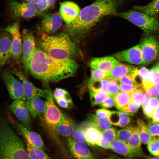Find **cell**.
<instances>
[{"label":"cell","instance_id":"6da1fadb","mask_svg":"<svg viewBox=\"0 0 159 159\" xmlns=\"http://www.w3.org/2000/svg\"><path fill=\"white\" fill-rule=\"evenodd\" d=\"M78 67V64L72 59L55 58L37 48L31 59L28 71L44 85L72 77Z\"/></svg>","mask_w":159,"mask_h":159},{"label":"cell","instance_id":"7a4b0ae2","mask_svg":"<svg viewBox=\"0 0 159 159\" xmlns=\"http://www.w3.org/2000/svg\"><path fill=\"white\" fill-rule=\"evenodd\" d=\"M125 0H96L81 10L77 18L66 24L65 30L71 38L77 39L88 32L104 16L115 14Z\"/></svg>","mask_w":159,"mask_h":159},{"label":"cell","instance_id":"3957f363","mask_svg":"<svg viewBox=\"0 0 159 159\" xmlns=\"http://www.w3.org/2000/svg\"><path fill=\"white\" fill-rule=\"evenodd\" d=\"M38 45L39 49L55 58L72 59L76 54V46L67 34L61 33L50 36L42 34Z\"/></svg>","mask_w":159,"mask_h":159},{"label":"cell","instance_id":"277c9868","mask_svg":"<svg viewBox=\"0 0 159 159\" xmlns=\"http://www.w3.org/2000/svg\"><path fill=\"white\" fill-rule=\"evenodd\" d=\"M1 159H30L22 141L8 122L0 121Z\"/></svg>","mask_w":159,"mask_h":159},{"label":"cell","instance_id":"5b68a950","mask_svg":"<svg viewBox=\"0 0 159 159\" xmlns=\"http://www.w3.org/2000/svg\"><path fill=\"white\" fill-rule=\"evenodd\" d=\"M47 92L46 109L40 117L41 125L49 138L62 150L64 149L63 143L56 131L57 125L63 113L55 105L53 92L48 84L44 85Z\"/></svg>","mask_w":159,"mask_h":159},{"label":"cell","instance_id":"8992f818","mask_svg":"<svg viewBox=\"0 0 159 159\" xmlns=\"http://www.w3.org/2000/svg\"><path fill=\"white\" fill-rule=\"evenodd\" d=\"M126 19L142 29L147 34L159 31V21L155 17L133 9L114 14Z\"/></svg>","mask_w":159,"mask_h":159},{"label":"cell","instance_id":"52a82bcc","mask_svg":"<svg viewBox=\"0 0 159 159\" xmlns=\"http://www.w3.org/2000/svg\"><path fill=\"white\" fill-rule=\"evenodd\" d=\"M8 9L11 16L14 19H28L42 14L36 5L27 2L12 0L9 4Z\"/></svg>","mask_w":159,"mask_h":159},{"label":"cell","instance_id":"ba28073f","mask_svg":"<svg viewBox=\"0 0 159 159\" xmlns=\"http://www.w3.org/2000/svg\"><path fill=\"white\" fill-rule=\"evenodd\" d=\"M1 77L10 97L13 100L26 101L22 83L14 76L11 70H4Z\"/></svg>","mask_w":159,"mask_h":159},{"label":"cell","instance_id":"9c48e42d","mask_svg":"<svg viewBox=\"0 0 159 159\" xmlns=\"http://www.w3.org/2000/svg\"><path fill=\"white\" fill-rule=\"evenodd\" d=\"M19 26V21H17L12 24L1 29L8 32L11 37V57L17 63L20 62L22 52V40Z\"/></svg>","mask_w":159,"mask_h":159},{"label":"cell","instance_id":"30bf717a","mask_svg":"<svg viewBox=\"0 0 159 159\" xmlns=\"http://www.w3.org/2000/svg\"><path fill=\"white\" fill-rule=\"evenodd\" d=\"M140 45L145 64L150 63L159 57V43L153 36H147Z\"/></svg>","mask_w":159,"mask_h":159},{"label":"cell","instance_id":"8fae6325","mask_svg":"<svg viewBox=\"0 0 159 159\" xmlns=\"http://www.w3.org/2000/svg\"><path fill=\"white\" fill-rule=\"evenodd\" d=\"M22 59L25 69L28 71L31 59L37 49L34 37L29 30L25 29L22 33Z\"/></svg>","mask_w":159,"mask_h":159},{"label":"cell","instance_id":"7c38bea8","mask_svg":"<svg viewBox=\"0 0 159 159\" xmlns=\"http://www.w3.org/2000/svg\"><path fill=\"white\" fill-rule=\"evenodd\" d=\"M11 71L21 81L24 92L26 100L46 97L47 92L46 90L41 89L35 86L27 79L22 72L15 70Z\"/></svg>","mask_w":159,"mask_h":159},{"label":"cell","instance_id":"4fadbf2b","mask_svg":"<svg viewBox=\"0 0 159 159\" xmlns=\"http://www.w3.org/2000/svg\"><path fill=\"white\" fill-rule=\"evenodd\" d=\"M8 108L22 124L31 130L32 125L31 116L26 107V101L14 100L9 105Z\"/></svg>","mask_w":159,"mask_h":159},{"label":"cell","instance_id":"5bb4252c","mask_svg":"<svg viewBox=\"0 0 159 159\" xmlns=\"http://www.w3.org/2000/svg\"><path fill=\"white\" fill-rule=\"evenodd\" d=\"M63 20L59 14L49 13L44 15L39 26V30L48 35L56 32L61 27Z\"/></svg>","mask_w":159,"mask_h":159},{"label":"cell","instance_id":"9a60e30c","mask_svg":"<svg viewBox=\"0 0 159 159\" xmlns=\"http://www.w3.org/2000/svg\"><path fill=\"white\" fill-rule=\"evenodd\" d=\"M113 55L120 61L137 65L145 64L140 44L118 52Z\"/></svg>","mask_w":159,"mask_h":159},{"label":"cell","instance_id":"2e32d148","mask_svg":"<svg viewBox=\"0 0 159 159\" xmlns=\"http://www.w3.org/2000/svg\"><path fill=\"white\" fill-rule=\"evenodd\" d=\"M66 142L70 152L77 159H95L87 144L69 137Z\"/></svg>","mask_w":159,"mask_h":159},{"label":"cell","instance_id":"e0dca14e","mask_svg":"<svg viewBox=\"0 0 159 159\" xmlns=\"http://www.w3.org/2000/svg\"><path fill=\"white\" fill-rule=\"evenodd\" d=\"M15 124L25 141L34 148L44 151L45 150L42 139L39 134L28 129L18 122H16Z\"/></svg>","mask_w":159,"mask_h":159},{"label":"cell","instance_id":"ac0fdd59","mask_svg":"<svg viewBox=\"0 0 159 159\" xmlns=\"http://www.w3.org/2000/svg\"><path fill=\"white\" fill-rule=\"evenodd\" d=\"M80 10L76 4L67 1L61 4L59 14L66 24H67L71 23L77 18Z\"/></svg>","mask_w":159,"mask_h":159},{"label":"cell","instance_id":"d6986e66","mask_svg":"<svg viewBox=\"0 0 159 159\" xmlns=\"http://www.w3.org/2000/svg\"><path fill=\"white\" fill-rule=\"evenodd\" d=\"M110 149L125 158H147L144 152H140L135 150L127 143L117 139H115L111 143Z\"/></svg>","mask_w":159,"mask_h":159},{"label":"cell","instance_id":"ffe728a7","mask_svg":"<svg viewBox=\"0 0 159 159\" xmlns=\"http://www.w3.org/2000/svg\"><path fill=\"white\" fill-rule=\"evenodd\" d=\"M1 30L0 32V69L11 57L12 40L9 33Z\"/></svg>","mask_w":159,"mask_h":159},{"label":"cell","instance_id":"44dd1931","mask_svg":"<svg viewBox=\"0 0 159 159\" xmlns=\"http://www.w3.org/2000/svg\"><path fill=\"white\" fill-rule=\"evenodd\" d=\"M120 62L113 57H96L91 60L89 66L92 69H96L109 72L115 66Z\"/></svg>","mask_w":159,"mask_h":159},{"label":"cell","instance_id":"7402d4cb","mask_svg":"<svg viewBox=\"0 0 159 159\" xmlns=\"http://www.w3.org/2000/svg\"><path fill=\"white\" fill-rule=\"evenodd\" d=\"M77 126L72 119L63 113L62 117L57 127L56 131L59 135L68 138L72 135Z\"/></svg>","mask_w":159,"mask_h":159},{"label":"cell","instance_id":"603a6c76","mask_svg":"<svg viewBox=\"0 0 159 159\" xmlns=\"http://www.w3.org/2000/svg\"><path fill=\"white\" fill-rule=\"evenodd\" d=\"M88 140L93 147L99 146L102 138L101 131L88 125L86 122L80 124Z\"/></svg>","mask_w":159,"mask_h":159},{"label":"cell","instance_id":"cb8c5ba5","mask_svg":"<svg viewBox=\"0 0 159 159\" xmlns=\"http://www.w3.org/2000/svg\"><path fill=\"white\" fill-rule=\"evenodd\" d=\"M26 104L31 117L33 118L40 117L45 111V101L40 98L26 100Z\"/></svg>","mask_w":159,"mask_h":159},{"label":"cell","instance_id":"d4e9b609","mask_svg":"<svg viewBox=\"0 0 159 159\" xmlns=\"http://www.w3.org/2000/svg\"><path fill=\"white\" fill-rule=\"evenodd\" d=\"M54 99L58 104L62 108L70 109L72 107L73 103L69 92L61 88H57L53 92Z\"/></svg>","mask_w":159,"mask_h":159},{"label":"cell","instance_id":"484cf974","mask_svg":"<svg viewBox=\"0 0 159 159\" xmlns=\"http://www.w3.org/2000/svg\"><path fill=\"white\" fill-rule=\"evenodd\" d=\"M107 118L111 124L121 127L128 126L131 121L128 115L121 111H112Z\"/></svg>","mask_w":159,"mask_h":159},{"label":"cell","instance_id":"4316f807","mask_svg":"<svg viewBox=\"0 0 159 159\" xmlns=\"http://www.w3.org/2000/svg\"><path fill=\"white\" fill-rule=\"evenodd\" d=\"M134 68L132 66L120 62L109 72L108 77L116 80L130 73Z\"/></svg>","mask_w":159,"mask_h":159},{"label":"cell","instance_id":"83f0119b","mask_svg":"<svg viewBox=\"0 0 159 159\" xmlns=\"http://www.w3.org/2000/svg\"><path fill=\"white\" fill-rule=\"evenodd\" d=\"M134 9L154 17L159 14V0H153L146 5L134 6Z\"/></svg>","mask_w":159,"mask_h":159},{"label":"cell","instance_id":"f1b7e54d","mask_svg":"<svg viewBox=\"0 0 159 159\" xmlns=\"http://www.w3.org/2000/svg\"><path fill=\"white\" fill-rule=\"evenodd\" d=\"M86 122L101 131L110 127L112 125L107 118L99 117L94 114L89 116Z\"/></svg>","mask_w":159,"mask_h":159},{"label":"cell","instance_id":"f546056e","mask_svg":"<svg viewBox=\"0 0 159 159\" xmlns=\"http://www.w3.org/2000/svg\"><path fill=\"white\" fill-rule=\"evenodd\" d=\"M115 105L118 110H120L132 100L131 93L120 91L113 96Z\"/></svg>","mask_w":159,"mask_h":159},{"label":"cell","instance_id":"4dcf8cb0","mask_svg":"<svg viewBox=\"0 0 159 159\" xmlns=\"http://www.w3.org/2000/svg\"><path fill=\"white\" fill-rule=\"evenodd\" d=\"M25 141L26 150L30 159H52L44 151L34 148L26 141Z\"/></svg>","mask_w":159,"mask_h":159},{"label":"cell","instance_id":"1f68e13d","mask_svg":"<svg viewBox=\"0 0 159 159\" xmlns=\"http://www.w3.org/2000/svg\"><path fill=\"white\" fill-rule=\"evenodd\" d=\"M137 124L139 136L141 143L144 144H147L152 138L148 132L147 125L145 122L140 119L137 120Z\"/></svg>","mask_w":159,"mask_h":159},{"label":"cell","instance_id":"d6a6232c","mask_svg":"<svg viewBox=\"0 0 159 159\" xmlns=\"http://www.w3.org/2000/svg\"><path fill=\"white\" fill-rule=\"evenodd\" d=\"M127 143L132 149L136 151L143 152L137 126H135L132 134Z\"/></svg>","mask_w":159,"mask_h":159},{"label":"cell","instance_id":"836d02e7","mask_svg":"<svg viewBox=\"0 0 159 159\" xmlns=\"http://www.w3.org/2000/svg\"><path fill=\"white\" fill-rule=\"evenodd\" d=\"M109 78L93 81H90L89 84V90L94 91L106 92V89Z\"/></svg>","mask_w":159,"mask_h":159},{"label":"cell","instance_id":"e575fe53","mask_svg":"<svg viewBox=\"0 0 159 159\" xmlns=\"http://www.w3.org/2000/svg\"><path fill=\"white\" fill-rule=\"evenodd\" d=\"M135 127L133 125H130L117 131L116 139L127 143Z\"/></svg>","mask_w":159,"mask_h":159},{"label":"cell","instance_id":"d590c367","mask_svg":"<svg viewBox=\"0 0 159 159\" xmlns=\"http://www.w3.org/2000/svg\"><path fill=\"white\" fill-rule=\"evenodd\" d=\"M89 92L91 103L92 106L100 105L109 95L106 92L90 90Z\"/></svg>","mask_w":159,"mask_h":159},{"label":"cell","instance_id":"8d00e7d4","mask_svg":"<svg viewBox=\"0 0 159 159\" xmlns=\"http://www.w3.org/2000/svg\"><path fill=\"white\" fill-rule=\"evenodd\" d=\"M131 73L135 78L137 76H139L142 83L151 81L150 71L145 67H143L139 69L138 68H134Z\"/></svg>","mask_w":159,"mask_h":159},{"label":"cell","instance_id":"74e56055","mask_svg":"<svg viewBox=\"0 0 159 159\" xmlns=\"http://www.w3.org/2000/svg\"><path fill=\"white\" fill-rule=\"evenodd\" d=\"M71 135L72 138L75 140L93 147L88 140L85 136L81 124L77 125L75 129Z\"/></svg>","mask_w":159,"mask_h":159},{"label":"cell","instance_id":"f35d334b","mask_svg":"<svg viewBox=\"0 0 159 159\" xmlns=\"http://www.w3.org/2000/svg\"><path fill=\"white\" fill-rule=\"evenodd\" d=\"M117 130L114 127H110L101 131L102 138L105 142L111 143L116 139Z\"/></svg>","mask_w":159,"mask_h":159},{"label":"cell","instance_id":"ab89813d","mask_svg":"<svg viewBox=\"0 0 159 159\" xmlns=\"http://www.w3.org/2000/svg\"><path fill=\"white\" fill-rule=\"evenodd\" d=\"M145 94V91L142 85L139 84L137 88L131 93L132 100L141 106Z\"/></svg>","mask_w":159,"mask_h":159},{"label":"cell","instance_id":"60d3db41","mask_svg":"<svg viewBox=\"0 0 159 159\" xmlns=\"http://www.w3.org/2000/svg\"><path fill=\"white\" fill-rule=\"evenodd\" d=\"M120 83L119 81L115 79L109 78L106 92L109 95L114 96L120 91L119 88Z\"/></svg>","mask_w":159,"mask_h":159},{"label":"cell","instance_id":"b9f144b4","mask_svg":"<svg viewBox=\"0 0 159 159\" xmlns=\"http://www.w3.org/2000/svg\"><path fill=\"white\" fill-rule=\"evenodd\" d=\"M150 71V80L159 92V62Z\"/></svg>","mask_w":159,"mask_h":159},{"label":"cell","instance_id":"7bdbcfd3","mask_svg":"<svg viewBox=\"0 0 159 159\" xmlns=\"http://www.w3.org/2000/svg\"><path fill=\"white\" fill-rule=\"evenodd\" d=\"M147 149L152 155L159 156V142L158 139L152 138L147 144Z\"/></svg>","mask_w":159,"mask_h":159},{"label":"cell","instance_id":"ee69618b","mask_svg":"<svg viewBox=\"0 0 159 159\" xmlns=\"http://www.w3.org/2000/svg\"><path fill=\"white\" fill-rule=\"evenodd\" d=\"M140 106V105L132 100L128 104L121 108L120 110L128 115H132L136 112Z\"/></svg>","mask_w":159,"mask_h":159},{"label":"cell","instance_id":"f6af8a7d","mask_svg":"<svg viewBox=\"0 0 159 159\" xmlns=\"http://www.w3.org/2000/svg\"><path fill=\"white\" fill-rule=\"evenodd\" d=\"M148 132L152 138L159 139V123L152 122L147 125Z\"/></svg>","mask_w":159,"mask_h":159},{"label":"cell","instance_id":"bcb514c9","mask_svg":"<svg viewBox=\"0 0 159 159\" xmlns=\"http://www.w3.org/2000/svg\"><path fill=\"white\" fill-rule=\"evenodd\" d=\"M109 73L96 69H92L90 81L99 80L108 77Z\"/></svg>","mask_w":159,"mask_h":159},{"label":"cell","instance_id":"7dc6e473","mask_svg":"<svg viewBox=\"0 0 159 159\" xmlns=\"http://www.w3.org/2000/svg\"><path fill=\"white\" fill-rule=\"evenodd\" d=\"M116 80L120 83L127 85H136L138 84L136 82L135 78L131 73L123 76Z\"/></svg>","mask_w":159,"mask_h":159},{"label":"cell","instance_id":"c3c4849f","mask_svg":"<svg viewBox=\"0 0 159 159\" xmlns=\"http://www.w3.org/2000/svg\"><path fill=\"white\" fill-rule=\"evenodd\" d=\"M100 105L104 108H109L113 107L115 105L114 96L109 95Z\"/></svg>","mask_w":159,"mask_h":159},{"label":"cell","instance_id":"681fc988","mask_svg":"<svg viewBox=\"0 0 159 159\" xmlns=\"http://www.w3.org/2000/svg\"><path fill=\"white\" fill-rule=\"evenodd\" d=\"M139 84L136 85H127L122 83H120L119 88L120 91L132 93L137 87Z\"/></svg>","mask_w":159,"mask_h":159},{"label":"cell","instance_id":"f907efd6","mask_svg":"<svg viewBox=\"0 0 159 159\" xmlns=\"http://www.w3.org/2000/svg\"><path fill=\"white\" fill-rule=\"evenodd\" d=\"M147 105L149 108L155 111L159 106V99L155 96H152Z\"/></svg>","mask_w":159,"mask_h":159},{"label":"cell","instance_id":"816d5d0a","mask_svg":"<svg viewBox=\"0 0 159 159\" xmlns=\"http://www.w3.org/2000/svg\"><path fill=\"white\" fill-rule=\"evenodd\" d=\"M112 111L103 108L99 109L96 111V115L98 117L107 118Z\"/></svg>","mask_w":159,"mask_h":159},{"label":"cell","instance_id":"f5cc1de1","mask_svg":"<svg viewBox=\"0 0 159 159\" xmlns=\"http://www.w3.org/2000/svg\"><path fill=\"white\" fill-rule=\"evenodd\" d=\"M36 5L38 10L42 14L48 9L47 0H41V3Z\"/></svg>","mask_w":159,"mask_h":159},{"label":"cell","instance_id":"db71d44e","mask_svg":"<svg viewBox=\"0 0 159 159\" xmlns=\"http://www.w3.org/2000/svg\"><path fill=\"white\" fill-rule=\"evenodd\" d=\"M151 119L153 122L159 123V106L155 110Z\"/></svg>","mask_w":159,"mask_h":159},{"label":"cell","instance_id":"11a10c76","mask_svg":"<svg viewBox=\"0 0 159 159\" xmlns=\"http://www.w3.org/2000/svg\"><path fill=\"white\" fill-rule=\"evenodd\" d=\"M111 143L106 142L102 139L99 145L102 148L106 149H110Z\"/></svg>","mask_w":159,"mask_h":159},{"label":"cell","instance_id":"9f6ffc18","mask_svg":"<svg viewBox=\"0 0 159 159\" xmlns=\"http://www.w3.org/2000/svg\"><path fill=\"white\" fill-rule=\"evenodd\" d=\"M47 1L48 9L53 6L56 0H47Z\"/></svg>","mask_w":159,"mask_h":159},{"label":"cell","instance_id":"6f0895ef","mask_svg":"<svg viewBox=\"0 0 159 159\" xmlns=\"http://www.w3.org/2000/svg\"><path fill=\"white\" fill-rule=\"evenodd\" d=\"M27 2L33 3L36 5L39 4L41 2V0H23Z\"/></svg>","mask_w":159,"mask_h":159},{"label":"cell","instance_id":"680465c9","mask_svg":"<svg viewBox=\"0 0 159 159\" xmlns=\"http://www.w3.org/2000/svg\"><path fill=\"white\" fill-rule=\"evenodd\" d=\"M118 157L115 155L111 156L110 157L103 158L100 159H118Z\"/></svg>","mask_w":159,"mask_h":159},{"label":"cell","instance_id":"91938a15","mask_svg":"<svg viewBox=\"0 0 159 159\" xmlns=\"http://www.w3.org/2000/svg\"><path fill=\"white\" fill-rule=\"evenodd\" d=\"M141 159H159V156H155L151 158H145Z\"/></svg>","mask_w":159,"mask_h":159},{"label":"cell","instance_id":"94428289","mask_svg":"<svg viewBox=\"0 0 159 159\" xmlns=\"http://www.w3.org/2000/svg\"><path fill=\"white\" fill-rule=\"evenodd\" d=\"M118 159H133V158H118Z\"/></svg>","mask_w":159,"mask_h":159},{"label":"cell","instance_id":"6125c7cd","mask_svg":"<svg viewBox=\"0 0 159 159\" xmlns=\"http://www.w3.org/2000/svg\"><path fill=\"white\" fill-rule=\"evenodd\" d=\"M158 141H159V139H158Z\"/></svg>","mask_w":159,"mask_h":159},{"label":"cell","instance_id":"be15d7a7","mask_svg":"<svg viewBox=\"0 0 159 159\" xmlns=\"http://www.w3.org/2000/svg\"><path fill=\"white\" fill-rule=\"evenodd\" d=\"M0 159H1L0 156Z\"/></svg>","mask_w":159,"mask_h":159}]
</instances>
